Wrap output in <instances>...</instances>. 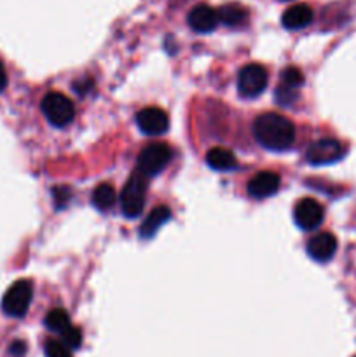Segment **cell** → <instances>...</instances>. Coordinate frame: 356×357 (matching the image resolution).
Instances as JSON below:
<instances>
[{"label":"cell","mask_w":356,"mask_h":357,"mask_svg":"<svg viewBox=\"0 0 356 357\" xmlns=\"http://www.w3.org/2000/svg\"><path fill=\"white\" fill-rule=\"evenodd\" d=\"M255 139L271 152H285L295 142V126L279 114H264L253 124Z\"/></svg>","instance_id":"6da1fadb"},{"label":"cell","mask_w":356,"mask_h":357,"mask_svg":"<svg viewBox=\"0 0 356 357\" xmlns=\"http://www.w3.org/2000/svg\"><path fill=\"white\" fill-rule=\"evenodd\" d=\"M147 185H149V178L140 173L138 169L126 181L121 194V209L124 216L136 218L142 215L147 197Z\"/></svg>","instance_id":"7a4b0ae2"},{"label":"cell","mask_w":356,"mask_h":357,"mask_svg":"<svg viewBox=\"0 0 356 357\" xmlns=\"http://www.w3.org/2000/svg\"><path fill=\"white\" fill-rule=\"evenodd\" d=\"M34 298V284L27 279L16 281L2 298V310L9 317H23Z\"/></svg>","instance_id":"3957f363"},{"label":"cell","mask_w":356,"mask_h":357,"mask_svg":"<svg viewBox=\"0 0 356 357\" xmlns=\"http://www.w3.org/2000/svg\"><path fill=\"white\" fill-rule=\"evenodd\" d=\"M42 112L49 124L54 128H65L75 117L73 103L61 93H47L42 100Z\"/></svg>","instance_id":"277c9868"},{"label":"cell","mask_w":356,"mask_h":357,"mask_svg":"<svg viewBox=\"0 0 356 357\" xmlns=\"http://www.w3.org/2000/svg\"><path fill=\"white\" fill-rule=\"evenodd\" d=\"M171 160V149L166 143H150L140 152L138 171L147 178L159 174Z\"/></svg>","instance_id":"5b68a950"},{"label":"cell","mask_w":356,"mask_h":357,"mask_svg":"<svg viewBox=\"0 0 356 357\" xmlns=\"http://www.w3.org/2000/svg\"><path fill=\"white\" fill-rule=\"evenodd\" d=\"M267 70L258 63H251L241 68L237 75V91L243 98H257L267 87Z\"/></svg>","instance_id":"8992f818"},{"label":"cell","mask_w":356,"mask_h":357,"mask_svg":"<svg viewBox=\"0 0 356 357\" xmlns=\"http://www.w3.org/2000/svg\"><path fill=\"white\" fill-rule=\"evenodd\" d=\"M346 150L337 139L334 138H323L314 142L313 145L307 149L306 160L313 166H328V164H335L344 157Z\"/></svg>","instance_id":"52a82bcc"},{"label":"cell","mask_w":356,"mask_h":357,"mask_svg":"<svg viewBox=\"0 0 356 357\" xmlns=\"http://www.w3.org/2000/svg\"><path fill=\"white\" fill-rule=\"evenodd\" d=\"M323 206L311 197L300 199L295 204V209H293V218H295L297 227L306 230V232L318 229L323 222Z\"/></svg>","instance_id":"ba28073f"},{"label":"cell","mask_w":356,"mask_h":357,"mask_svg":"<svg viewBox=\"0 0 356 357\" xmlns=\"http://www.w3.org/2000/svg\"><path fill=\"white\" fill-rule=\"evenodd\" d=\"M136 124L140 131L147 136H159L168 131L170 119L164 110L157 107H147L136 114Z\"/></svg>","instance_id":"9c48e42d"},{"label":"cell","mask_w":356,"mask_h":357,"mask_svg":"<svg viewBox=\"0 0 356 357\" xmlns=\"http://www.w3.org/2000/svg\"><path fill=\"white\" fill-rule=\"evenodd\" d=\"M335 251H337V239H335L334 234L330 232L316 234V236L311 237L309 243H307V255H309L314 261H320V264L332 260Z\"/></svg>","instance_id":"30bf717a"},{"label":"cell","mask_w":356,"mask_h":357,"mask_svg":"<svg viewBox=\"0 0 356 357\" xmlns=\"http://www.w3.org/2000/svg\"><path fill=\"white\" fill-rule=\"evenodd\" d=\"M279 185H281V178L279 174L272 173V171H262L257 173L248 183L246 190L251 197L255 199H265L274 195L279 190Z\"/></svg>","instance_id":"8fae6325"},{"label":"cell","mask_w":356,"mask_h":357,"mask_svg":"<svg viewBox=\"0 0 356 357\" xmlns=\"http://www.w3.org/2000/svg\"><path fill=\"white\" fill-rule=\"evenodd\" d=\"M188 26L192 28L198 33H209L216 28L218 24V16H216V10L212 9L206 3H199L194 9L188 13Z\"/></svg>","instance_id":"7c38bea8"},{"label":"cell","mask_w":356,"mask_h":357,"mask_svg":"<svg viewBox=\"0 0 356 357\" xmlns=\"http://www.w3.org/2000/svg\"><path fill=\"white\" fill-rule=\"evenodd\" d=\"M283 26L288 30H300L306 28L313 21V10L306 3H297V6L288 7L281 17Z\"/></svg>","instance_id":"4fadbf2b"},{"label":"cell","mask_w":356,"mask_h":357,"mask_svg":"<svg viewBox=\"0 0 356 357\" xmlns=\"http://www.w3.org/2000/svg\"><path fill=\"white\" fill-rule=\"evenodd\" d=\"M171 218V211L168 206H157L149 216H147L145 222L140 227V237L142 239H150L157 234V230Z\"/></svg>","instance_id":"5bb4252c"},{"label":"cell","mask_w":356,"mask_h":357,"mask_svg":"<svg viewBox=\"0 0 356 357\" xmlns=\"http://www.w3.org/2000/svg\"><path fill=\"white\" fill-rule=\"evenodd\" d=\"M206 162L216 171H230L236 167V157L230 150L216 146V149H212L206 153Z\"/></svg>","instance_id":"9a60e30c"},{"label":"cell","mask_w":356,"mask_h":357,"mask_svg":"<svg viewBox=\"0 0 356 357\" xmlns=\"http://www.w3.org/2000/svg\"><path fill=\"white\" fill-rule=\"evenodd\" d=\"M216 16H218L220 23L225 24V26H237V24L244 23L248 13L244 7L237 6V3H227L216 10Z\"/></svg>","instance_id":"2e32d148"},{"label":"cell","mask_w":356,"mask_h":357,"mask_svg":"<svg viewBox=\"0 0 356 357\" xmlns=\"http://www.w3.org/2000/svg\"><path fill=\"white\" fill-rule=\"evenodd\" d=\"M91 202H93V206L98 209V211H108V209H112V206L115 204L114 187L108 183L98 185V187L93 190Z\"/></svg>","instance_id":"e0dca14e"},{"label":"cell","mask_w":356,"mask_h":357,"mask_svg":"<svg viewBox=\"0 0 356 357\" xmlns=\"http://www.w3.org/2000/svg\"><path fill=\"white\" fill-rule=\"evenodd\" d=\"M45 326H47V330H51V331H54V333L61 335L63 331L68 330L72 324H70V317H68V314L65 312V310L54 309V310H51L47 316H45Z\"/></svg>","instance_id":"ac0fdd59"},{"label":"cell","mask_w":356,"mask_h":357,"mask_svg":"<svg viewBox=\"0 0 356 357\" xmlns=\"http://www.w3.org/2000/svg\"><path fill=\"white\" fill-rule=\"evenodd\" d=\"M281 84H286V86L293 87V89H299L304 84V75L299 68L295 66H288L281 72Z\"/></svg>","instance_id":"d6986e66"},{"label":"cell","mask_w":356,"mask_h":357,"mask_svg":"<svg viewBox=\"0 0 356 357\" xmlns=\"http://www.w3.org/2000/svg\"><path fill=\"white\" fill-rule=\"evenodd\" d=\"M45 357H72L70 347L63 342L49 340L45 344Z\"/></svg>","instance_id":"ffe728a7"},{"label":"cell","mask_w":356,"mask_h":357,"mask_svg":"<svg viewBox=\"0 0 356 357\" xmlns=\"http://www.w3.org/2000/svg\"><path fill=\"white\" fill-rule=\"evenodd\" d=\"M295 100L297 89L286 86V84H281V86L278 87V91H276V101H278L279 105H283V107H290L292 103H295Z\"/></svg>","instance_id":"44dd1931"},{"label":"cell","mask_w":356,"mask_h":357,"mask_svg":"<svg viewBox=\"0 0 356 357\" xmlns=\"http://www.w3.org/2000/svg\"><path fill=\"white\" fill-rule=\"evenodd\" d=\"M61 337H63V344L68 345L70 349H77L80 347V344H82V335H80V331L73 326H70L68 330L63 331Z\"/></svg>","instance_id":"7402d4cb"},{"label":"cell","mask_w":356,"mask_h":357,"mask_svg":"<svg viewBox=\"0 0 356 357\" xmlns=\"http://www.w3.org/2000/svg\"><path fill=\"white\" fill-rule=\"evenodd\" d=\"M52 195H54L56 208L61 209L68 204V199H70V195H72V192H70V188L59 187V188H54V190H52Z\"/></svg>","instance_id":"603a6c76"},{"label":"cell","mask_w":356,"mask_h":357,"mask_svg":"<svg viewBox=\"0 0 356 357\" xmlns=\"http://www.w3.org/2000/svg\"><path fill=\"white\" fill-rule=\"evenodd\" d=\"M9 352H10V356H14V357H23L24 352H27V344L21 340H16L9 347Z\"/></svg>","instance_id":"cb8c5ba5"},{"label":"cell","mask_w":356,"mask_h":357,"mask_svg":"<svg viewBox=\"0 0 356 357\" xmlns=\"http://www.w3.org/2000/svg\"><path fill=\"white\" fill-rule=\"evenodd\" d=\"M7 87V72H6V66L0 63V93Z\"/></svg>","instance_id":"d4e9b609"}]
</instances>
